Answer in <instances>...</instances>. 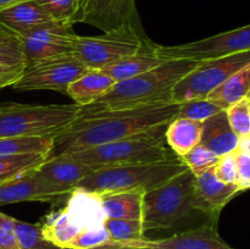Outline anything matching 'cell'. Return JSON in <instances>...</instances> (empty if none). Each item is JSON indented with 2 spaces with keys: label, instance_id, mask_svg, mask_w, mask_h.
I'll return each mask as SVG.
<instances>
[{
  "label": "cell",
  "instance_id": "ffe728a7",
  "mask_svg": "<svg viewBox=\"0 0 250 249\" xmlns=\"http://www.w3.org/2000/svg\"><path fill=\"white\" fill-rule=\"evenodd\" d=\"M239 137L231 128L225 110L203 121L200 145L205 146L219 156L232 153L238 148Z\"/></svg>",
  "mask_w": 250,
  "mask_h": 249
},
{
  "label": "cell",
  "instance_id": "277c9868",
  "mask_svg": "<svg viewBox=\"0 0 250 249\" xmlns=\"http://www.w3.org/2000/svg\"><path fill=\"white\" fill-rule=\"evenodd\" d=\"M194 178L195 176L187 168L159 187L144 193L142 214L144 232L176 228L187 220L200 215L190 202Z\"/></svg>",
  "mask_w": 250,
  "mask_h": 249
},
{
  "label": "cell",
  "instance_id": "836d02e7",
  "mask_svg": "<svg viewBox=\"0 0 250 249\" xmlns=\"http://www.w3.org/2000/svg\"><path fill=\"white\" fill-rule=\"evenodd\" d=\"M0 62L26 66V60L19 38L1 29H0Z\"/></svg>",
  "mask_w": 250,
  "mask_h": 249
},
{
  "label": "cell",
  "instance_id": "7a4b0ae2",
  "mask_svg": "<svg viewBox=\"0 0 250 249\" xmlns=\"http://www.w3.org/2000/svg\"><path fill=\"white\" fill-rule=\"evenodd\" d=\"M198 63L199 60L192 59L167 60L148 72L116 82L114 87L97 102L81 107V112L132 109L173 102L172 92L175 85Z\"/></svg>",
  "mask_w": 250,
  "mask_h": 249
},
{
  "label": "cell",
  "instance_id": "ba28073f",
  "mask_svg": "<svg viewBox=\"0 0 250 249\" xmlns=\"http://www.w3.org/2000/svg\"><path fill=\"white\" fill-rule=\"evenodd\" d=\"M249 62L250 50L199 61V63L175 85L172 100L180 104L188 100L207 99L210 93Z\"/></svg>",
  "mask_w": 250,
  "mask_h": 249
},
{
  "label": "cell",
  "instance_id": "30bf717a",
  "mask_svg": "<svg viewBox=\"0 0 250 249\" xmlns=\"http://www.w3.org/2000/svg\"><path fill=\"white\" fill-rule=\"evenodd\" d=\"M88 70L75 55H63L31 63L11 85L16 90H56L66 94L75 80Z\"/></svg>",
  "mask_w": 250,
  "mask_h": 249
},
{
  "label": "cell",
  "instance_id": "484cf974",
  "mask_svg": "<svg viewBox=\"0 0 250 249\" xmlns=\"http://www.w3.org/2000/svg\"><path fill=\"white\" fill-rule=\"evenodd\" d=\"M54 137H15L0 138V156L41 154L49 156L53 149Z\"/></svg>",
  "mask_w": 250,
  "mask_h": 249
},
{
  "label": "cell",
  "instance_id": "4fadbf2b",
  "mask_svg": "<svg viewBox=\"0 0 250 249\" xmlns=\"http://www.w3.org/2000/svg\"><path fill=\"white\" fill-rule=\"evenodd\" d=\"M241 192L237 185H229L217 180L214 170L210 168L194 178L190 202L192 207L207 217L208 221L217 224L222 209Z\"/></svg>",
  "mask_w": 250,
  "mask_h": 249
},
{
  "label": "cell",
  "instance_id": "ac0fdd59",
  "mask_svg": "<svg viewBox=\"0 0 250 249\" xmlns=\"http://www.w3.org/2000/svg\"><path fill=\"white\" fill-rule=\"evenodd\" d=\"M54 22L34 0H26L0 10V29L15 37H22Z\"/></svg>",
  "mask_w": 250,
  "mask_h": 249
},
{
  "label": "cell",
  "instance_id": "44dd1931",
  "mask_svg": "<svg viewBox=\"0 0 250 249\" xmlns=\"http://www.w3.org/2000/svg\"><path fill=\"white\" fill-rule=\"evenodd\" d=\"M203 122L197 120L176 117L166 126L165 138L176 156L182 158L200 144Z\"/></svg>",
  "mask_w": 250,
  "mask_h": 249
},
{
  "label": "cell",
  "instance_id": "d590c367",
  "mask_svg": "<svg viewBox=\"0 0 250 249\" xmlns=\"http://www.w3.org/2000/svg\"><path fill=\"white\" fill-rule=\"evenodd\" d=\"M0 249H20L15 232V219L0 212Z\"/></svg>",
  "mask_w": 250,
  "mask_h": 249
},
{
  "label": "cell",
  "instance_id": "5b68a950",
  "mask_svg": "<svg viewBox=\"0 0 250 249\" xmlns=\"http://www.w3.org/2000/svg\"><path fill=\"white\" fill-rule=\"evenodd\" d=\"M76 104L0 105V138L54 137L78 116Z\"/></svg>",
  "mask_w": 250,
  "mask_h": 249
},
{
  "label": "cell",
  "instance_id": "f1b7e54d",
  "mask_svg": "<svg viewBox=\"0 0 250 249\" xmlns=\"http://www.w3.org/2000/svg\"><path fill=\"white\" fill-rule=\"evenodd\" d=\"M105 227L114 238L124 242H139L146 239L142 220L106 219Z\"/></svg>",
  "mask_w": 250,
  "mask_h": 249
},
{
  "label": "cell",
  "instance_id": "9a60e30c",
  "mask_svg": "<svg viewBox=\"0 0 250 249\" xmlns=\"http://www.w3.org/2000/svg\"><path fill=\"white\" fill-rule=\"evenodd\" d=\"M146 249H237L222 239L217 224L205 222L195 228L163 239H149Z\"/></svg>",
  "mask_w": 250,
  "mask_h": 249
},
{
  "label": "cell",
  "instance_id": "d6986e66",
  "mask_svg": "<svg viewBox=\"0 0 250 249\" xmlns=\"http://www.w3.org/2000/svg\"><path fill=\"white\" fill-rule=\"evenodd\" d=\"M115 83L116 81L103 70L88 68L68 85L66 94L72 98L76 105L84 107L106 94Z\"/></svg>",
  "mask_w": 250,
  "mask_h": 249
},
{
  "label": "cell",
  "instance_id": "8fae6325",
  "mask_svg": "<svg viewBox=\"0 0 250 249\" xmlns=\"http://www.w3.org/2000/svg\"><path fill=\"white\" fill-rule=\"evenodd\" d=\"M250 50V24L207 37L199 41L172 46H156V54L166 60L192 59L207 60Z\"/></svg>",
  "mask_w": 250,
  "mask_h": 249
},
{
  "label": "cell",
  "instance_id": "8992f818",
  "mask_svg": "<svg viewBox=\"0 0 250 249\" xmlns=\"http://www.w3.org/2000/svg\"><path fill=\"white\" fill-rule=\"evenodd\" d=\"M187 168L180 158L163 163L102 168L83 178L77 187L84 188L99 195L136 189L146 193Z\"/></svg>",
  "mask_w": 250,
  "mask_h": 249
},
{
  "label": "cell",
  "instance_id": "7402d4cb",
  "mask_svg": "<svg viewBox=\"0 0 250 249\" xmlns=\"http://www.w3.org/2000/svg\"><path fill=\"white\" fill-rule=\"evenodd\" d=\"M143 190H126L102 194V204L107 219L142 220Z\"/></svg>",
  "mask_w": 250,
  "mask_h": 249
},
{
  "label": "cell",
  "instance_id": "1f68e13d",
  "mask_svg": "<svg viewBox=\"0 0 250 249\" xmlns=\"http://www.w3.org/2000/svg\"><path fill=\"white\" fill-rule=\"evenodd\" d=\"M227 120L234 133L239 137L250 136V99L244 98L234 103L226 110Z\"/></svg>",
  "mask_w": 250,
  "mask_h": 249
},
{
  "label": "cell",
  "instance_id": "74e56055",
  "mask_svg": "<svg viewBox=\"0 0 250 249\" xmlns=\"http://www.w3.org/2000/svg\"><path fill=\"white\" fill-rule=\"evenodd\" d=\"M24 65H11V63L0 62V82L5 84V87H11L23 73Z\"/></svg>",
  "mask_w": 250,
  "mask_h": 249
},
{
  "label": "cell",
  "instance_id": "8d00e7d4",
  "mask_svg": "<svg viewBox=\"0 0 250 249\" xmlns=\"http://www.w3.org/2000/svg\"><path fill=\"white\" fill-rule=\"evenodd\" d=\"M237 159V186L239 189H250V155L236 149Z\"/></svg>",
  "mask_w": 250,
  "mask_h": 249
},
{
  "label": "cell",
  "instance_id": "60d3db41",
  "mask_svg": "<svg viewBox=\"0 0 250 249\" xmlns=\"http://www.w3.org/2000/svg\"><path fill=\"white\" fill-rule=\"evenodd\" d=\"M1 88H5V84L2 82H0V89H1Z\"/></svg>",
  "mask_w": 250,
  "mask_h": 249
},
{
  "label": "cell",
  "instance_id": "e0dca14e",
  "mask_svg": "<svg viewBox=\"0 0 250 249\" xmlns=\"http://www.w3.org/2000/svg\"><path fill=\"white\" fill-rule=\"evenodd\" d=\"M59 195L46 186L36 170L0 182V207L22 202H55Z\"/></svg>",
  "mask_w": 250,
  "mask_h": 249
},
{
  "label": "cell",
  "instance_id": "52a82bcc",
  "mask_svg": "<svg viewBox=\"0 0 250 249\" xmlns=\"http://www.w3.org/2000/svg\"><path fill=\"white\" fill-rule=\"evenodd\" d=\"M155 42L144 41L131 32H110L99 36H77L73 55L88 68L102 70L115 61L156 48Z\"/></svg>",
  "mask_w": 250,
  "mask_h": 249
},
{
  "label": "cell",
  "instance_id": "2e32d148",
  "mask_svg": "<svg viewBox=\"0 0 250 249\" xmlns=\"http://www.w3.org/2000/svg\"><path fill=\"white\" fill-rule=\"evenodd\" d=\"M60 211L78 234L88 227L103 225L107 219L100 195L81 187L68 194L66 207Z\"/></svg>",
  "mask_w": 250,
  "mask_h": 249
},
{
  "label": "cell",
  "instance_id": "5bb4252c",
  "mask_svg": "<svg viewBox=\"0 0 250 249\" xmlns=\"http://www.w3.org/2000/svg\"><path fill=\"white\" fill-rule=\"evenodd\" d=\"M93 172L94 170L89 165L71 154L48 156L45 161L36 168L38 177L60 198L70 194L83 178Z\"/></svg>",
  "mask_w": 250,
  "mask_h": 249
},
{
  "label": "cell",
  "instance_id": "d6a6232c",
  "mask_svg": "<svg viewBox=\"0 0 250 249\" xmlns=\"http://www.w3.org/2000/svg\"><path fill=\"white\" fill-rule=\"evenodd\" d=\"M216 104L210 102L209 99H194L188 102L180 103L177 117H186V119L197 120V121H205L211 117L212 115L221 111Z\"/></svg>",
  "mask_w": 250,
  "mask_h": 249
},
{
  "label": "cell",
  "instance_id": "f546056e",
  "mask_svg": "<svg viewBox=\"0 0 250 249\" xmlns=\"http://www.w3.org/2000/svg\"><path fill=\"white\" fill-rule=\"evenodd\" d=\"M56 23L75 24L80 0H34Z\"/></svg>",
  "mask_w": 250,
  "mask_h": 249
},
{
  "label": "cell",
  "instance_id": "ab89813d",
  "mask_svg": "<svg viewBox=\"0 0 250 249\" xmlns=\"http://www.w3.org/2000/svg\"><path fill=\"white\" fill-rule=\"evenodd\" d=\"M26 1V0H0V10L5 9V7L12 6L15 4H19V2Z\"/></svg>",
  "mask_w": 250,
  "mask_h": 249
},
{
  "label": "cell",
  "instance_id": "cb8c5ba5",
  "mask_svg": "<svg viewBox=\"0 0 250 249\" xmlns=\"http://www.w3.org/2000/svg\"><path fill=\"white\" fill-rule=\"evenodd\" d=\"M104 224L83 229L67 249H146L148 238L139 242L119 241L110 234Z\"/></svg>",
  "mask_w": 250,
  "mask_h": 249
},
{
  "label": "cell",
  "instance_id": "e575fe53",
  "mask_svg": "<svg viewBox=\"0 0 250 249\" xmlns=\"http://www.w3.org/2000/svg\"><path fill=\"white\" fill-rule=\"evenodd\" d=\"M219 181L229 185H237V159L236 150L220 156L216 165L212 167Z\"/></svg>",
  "mask_w": 250,
  "mask_h": 249
},
{
  "label": "cell",
  "instance_id": "83f0119b",
  "mask_svg": "<svg viewBox=\"0 0 250 249\" xmlns=\"http://www.w3.org/2000/svg\"><path fill=\"white\" fill-rule=\"evenodd\" d=\"M15 232L20 249H61L44 237L41 225L15 219Z\"/></svg>",
  "mask_w": 250,
  "mask_h": 249
},
{
  "label": "cell",
  "instance_id": "603a6c76",
  "mask_svg": "<svg viewBox=\"0 0 250 249\" xmlns=\"http://www.w3.org/2000/svg\"><path fill=\"white\" fill-rule=\"evenodd\" d=\"M166 61H167L166 59L161 58L156 54L155 48L151 51H142V53L133 54V55L125 56L102 70L111 76L116 82H120V81L128 80V78L148 72Z\"/></svg>",
  "mask_w": 250,
  "mask_h": 249
},
{
  "label": "cell",
  "instance_id": "3957f363",
  "mask_svg": "<svg viewBox=\"0 0 250 249\" xmlns=\"http://www.w3.org/2000/svg\"><path fill=\"white\" fill-rule=\"evenodd\" d=\"M166 124L120 141L67 153L89 165L94 171L120 166L163 163L178 158L166 143Z\"/></svg>",
  "mask_w": 250,
  "mask_h": 249
},
{
  "label": "cell",
  "instance_id": "4dcf8cb0",
  "mask_svg": "<svg viewBox=\"0 0 250 249\" xmlns=\"http://www.w3.org/2000/svg\"><path fill=\"white\" fill-rule=\"evenodd\" d=\"M180 159L186 164L188 170L195 177H198V176L203 175L207 171H209L210 168L214 167L217 161H219L220 156L199 144L193 150H190L189 153L186 154L185 156Z\"/></svg>",
  "mask_w": 250,
  "mask_h": 249
},
{
  "label": "cell",
  "instance_id": "4316f807",
  "mask_svg": "<svg viewBox=\"0 0 250 249\" xmlns=\"http://www.w3.org/2000/svg\"><path fill=\"white\" fill-rule=\"evenodd\" d=\"M48 158L41 154H22V155L0 156V182L28 171L36 170Z\"/></svg>",
  "mask_w": 250,
  "mask_h": 249
},
{
  "label": "cell",
  "instance_id": "7c38bea8",
  "mask_svg": "<svg viewBox=\"0 0 250 249\" xmlns=\"http://www.w3.org/2000/svg\"><path fill=\"white\" fill-rule=\"evenodd\" d=\"M17 38L27 66L58 56L73 55L77 34L72 32V26L54 22Z\"/></svg>",
  "mask_w": 250,
  "mask_h": 249
},
{
  "label": "cell",
  "instance_id": "6da1fadb",
  "mask_svg": "<svg viewBox=\"0 0 250 249\" xmlns=\"http://www.w3.org/2000/svg\"><path fill=\"white\" fill-rule=\"evenodd\" d=\"M178 109L180 104L170 102L132 109L80 111L67 127L54 136L49 156L73 153L150 131L176 119Z\"/></svg>",
  "mask_w": 250,
  "mask_h": 249
},
{
  "label": "cell",
  "instance_id": "d4e9b609",
  "mask_svg": "<svg viewBox=\"0 0 250 249\" xmlns=\"http://www.w3.org/2000/svg\"><path fill=\"white\" fill-rule=\"evenodd\" d=\"M244 98L250 99V62L227 78L219 88L210 93L207 99L220 109L226 110Z\"/></svg>",
  "mask_w": 250,
  "mask_h": 249
},
{
  "label": "cell",
  "instance_id": "f35d334b",
  "mask_svg": "<svg viewBox=\"0 0 250 249\" xmlns=\"http://www.w3.org/2000/svg\"><path fill=\"white\" fill-rule=\"evenodd\" d=\"M237 150L242 151V153L247 154V155H250V136L243 137V138L239 139V144Z\"/></svg>",
  "mask_w": 250,
  "mask_h": 249
},
{
  "label": "cell",
  "instance_id": "9c48e42d",
  "mask_svg": "<svg viewBox=\"0 0 250 249\" xmlns=\"http://www.w3.org/2000/svg\"><path fill=\"white\" fill-rule=\"evenodd\" d=\"M75 23L90 24L104 33L131 32L150 41L142 24L136 0H80Z\"/></svg>",
  "mask_w": 250,
  "mask_h": 249
}]
</instances>
